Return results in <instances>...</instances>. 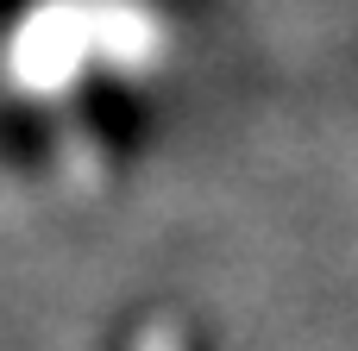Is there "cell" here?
<instances>
[{
	"mask_svg": "<svg viewBox=\"0 0 358 351\" xmlns=\"http://www.w3.org/2000/svg\"><path fill=\"white\" fill-rule=\"evenodd\" d=\"M145 351H170V339H151V345H145Z\"/></svg>",
	"mask_w": 358,
	"mask_h": 351,
	"instance_id": "cell-1",
	"label": "cell"
}]
</instances>
